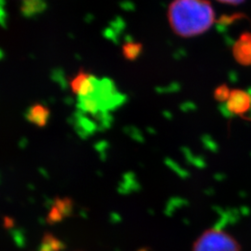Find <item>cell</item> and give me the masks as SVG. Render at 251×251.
<instances>
[{
    "label": "cell",
    "instance_id": "6",
    "mask_svg": "<svg viewBox=\"0 0 251 251\" xmlns=\"http://www.w3.org/2000/svg\"><path fill=\"white\" fill-rule=\"evenodd\" d=\"M27 119L37 126H44L49 121V118L50 116V112L49 108L40 104V103H36L32 106H30L27 112Z\"/></svg>",
    "mask_w": 251,
    "mask_h": 251
},
{
    "label": "cell",
    "instance_id": "1",
    "mask_svg": "<svg viewBox=\"0 0 251 251\" xmlns=\"http://www.w3.org/2000/svg\"><path fill=\"white\" fill-rule=\"evenodd\" d=\"M70 86L76 96L77 108L83 114H107L125 100V96L113 80L107 77L100 78L84 71L75 75Z\"/></svg>",
    "mask_w": 251,
    "mask_h": 251
},
{
    "label": "cell",
    "instance_id": "2",
    "mask_svg": "<svg viewBox=\"0 0 251 251\" xmlns=\"http://www.w3.org/2000/svg\"><path fill=\"white\" fill-rule=\"evenodd\" d=\"M167 18L174 34L189 38L209 30L215 22V12L207 0H172Z\"/></svg>",
    "mask_w": 251,
    "mask_h": 251
},
{
    "label": "cell",
    "instance_id": "5",
    "mask_svg": "<svg viewBox=\"0 0 251 251\" xmlns=\"http://www.w3.org/2000/svg\"><path fill=\"white\" fill-rule=\"evenodd\" d=\"M233 53L237 63L243 65L251 64V34L245 33L233 46Z\"/></svg>",
    "mask_w": 251,
    "mask_h": 251
},
{
    "label": "cell",
    "instance_id": "9",
    "mask_svg": "<svg viewBox=\"0 0 251 251\" xmlns=\"http://www.w3.org/2000/svg\"><path fill=\"white\" fill-rule=\"evenodd\" d=\"M230 92H231V90H229L226 86H222L216 90V99L226 101L230 95Z\"/></svg>",
    "mask_w": 251,
    "mask_h": 251
},
{
    "label": "cell",
    "instance_id": "4",
    "mask_svg": "<svg viewBox=\"0 0 251 251\" xmlns=\"http://www.w3.org/2000/svg\"><path fill=\"white\" fill-rule=\"evenodd\" d=\"M228 110L234 115L246 114L251 107V97L243 90H231L226 100Z\"/></svg>",
    "mask_w": 251,
    "mask_h": 251
},
{
    "label": "cell",
    "instance_id": "8",
    "mask_svg": "<svg viewBox=\"0 0 251 251\" xmlns=\"http://www.w3.org/2000/svg\"><path fill=\"white\" fill-rule=\"evenodd\" d=\"M143 46L136 42H128L122 48V52L126 60L134 61L142 53Z\"/></svg>",
    "mask_w": 251,
    "mask_h": 251
},
{
    "label": "cell",
    "instance_id": "3",
    "mask_svg": "<svg viewBox=\"0 0 251 251\" xmlns=\"http://www.w3.org/2000/svg\"><path fill=\"white\" fill-rule=\"evenodd\" d=\"M193 251H241V248L230 233L209 229L198 237Z\"/></svg>",
    "mask_w": 251,
    "mask_h": 251
},
{
    "label": "cell",
    "instance_id": "10",
    "mask_svg": "<svg viewBox=\"0 0 251 251\" xmlns=\"http://www.w3.org/2000/svg\"><path fill=\"white\" fill-rule=\"evenodd\" d=\"M217 1L225 4H229V5H238L243 3L245 0H217Z\"/></svg>",
    "mask_w": 251,
    "mask_h": 251
},
{
    "label": "cell",
    "instance_id": "7",
    "mask_svg": "<svg viewBox=\"0 0 251 251\" xmlns=\"http://www.w3.org/2000/svg\"><path fill=\"white\" fill-rule=\"evenodd\" d=\"M63 248V244L59 239L55 238L53 235L47 234L37 251H64Z\"/></svg>",
    "mask_w": 251,
    "mask_h": 251
}]
</instances>
